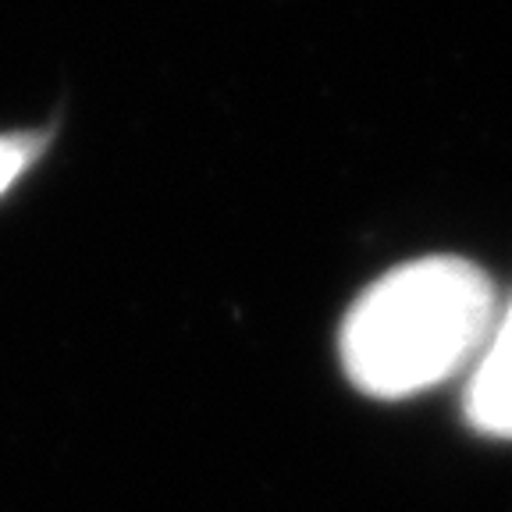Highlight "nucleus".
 <instances>
[{
    "label": "nucleus",
    "instance_id": "nucleus-1",
    "mask_svg": "<svg viewBox=\"0 0 512 512\" xmlns=\"http://www.w3.org/2000/svg\"><path fill=\"white\" fill-rule=\"evenodd\" d=\"M498 320L495 285L459 256L395 267L352 303L342 367L363 395L406 399L477 363Z\"/></svg>",
    "mask_w": 512,
    "mask_h": 512
},
{
    "label": "nucleus",
    "instance_id": "nucleus-2",
    "mask_svg": "<svg viewBox=\"0 0 512 512\" xmlns=\"http://www.w3.org/2000/svg\"><path fill=\"white\" fill-rule=\"evenodd\" d=\"M466 420L488 438H512V303L498 313L466 384Z\"/></svg>",
    "mask_w": 512,
    "mask_h": 512
},
{
    "label": "nucleus",
    "instance_id": "nucleus-3",
    "mask_svg": "<svg viewBox=\"0 0 512 512\" xmlns=\"http://www.w3.org/2000/svg\"><path fill=\"white\" fill-rule=\"evenodd\" d=\"M43 139L36 136H0V192H8L15 178L32 164L40 153Z\"/></svg>",
    "mask_w": 512,
    "mask_h": 512
}]
</instances>
